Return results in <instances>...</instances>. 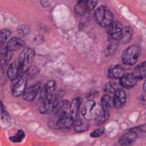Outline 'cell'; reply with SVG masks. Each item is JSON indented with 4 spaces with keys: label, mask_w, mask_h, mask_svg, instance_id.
Masks as SVG:
<instances>
[{
    "label": "cell",
    "mask_w": 146,
    "mask_h": 146,
    "mask_svg": "<svg viewBox=\"0 0 146 146\" xmlns=\"http://www.w3.org/2000/svg\"><path fill=\"white\" fill-rule=\"evenodd\" d=\"M101 104L93 100L86 101L80 108V113L83 119L87 121L94 120L102 112Z\"/></svg>",
    "instance_id": "obj_1"
},
{
    "label": "cell",
    "mask_w": 146,
    "mask_h": 146,
    "mask_svg": "<svg viewBox=\"0 0 146 146\" xmlns=\"http://www.w3.org/2000/svg\"><path fill=\"white\" fill-rule=\"evenodd\" d=\"M94 18L100 26L107 27L113 21V15L111 11L106 6H99L95 11Z\"/></svg>",
    "instance_id": "obj_2"
},
{
    "label": "cell",
    "mask_w": 146,
    "mask_h": 146,
    "mask_svg": "<svg viewBox=\"0 0 146 146\" xmlns=\"http://www.w3.org/2000/svg\"><path fill=\"white\" fill-rule=\"evenodd\" d=\"M141 53L139 47L136 45L129 46L122 53L121 59L123 64L128 66H132L137 61Z\"/></svg>",
    "instance_id": "obj_3"
},
{
    "label": "cell",
    "mask_w": 146,
    "mask_h": 146,
    "mask_svg": "<svg viewBox=\"0 0 146 146\" xmlns=\"http://www.w3.org/2000/svg\"><path fill=\"white\" fill-rule=\"evenodd\" d=\"M107 28V33L108 34V40L109 42H112L118 43L119 39L122 30L124 28L121 23L117 21H113Z\"/></svg>",
    "instance_id": "obj_4"
},
{
    "label": "cell",
    "mask_w": 146,
    "mask_h": 146,
    "mask_svg": "<svg viewBox=\"0 0 146 146\" xmlns=\"http://www.w3.org/2000/svg\"><path fill=\"white\" fill-rule=\"evenodd\" d=\"M27 76L24 74L13 81L11 84V94L14 97H19L22 95L25 89L27 82Z\"/></svg>",
    "instance_id": "obj_5"
},
{
    "label": "cell",
    "mask_w": 146,
    "mask_h": 146,
    "mask_svg": "<svg viewBox=\"0 0 146 146\" xmlns=\"http://www.w3.org/2000/svg\"><path fill=\"white\" fill-rule=\"evenodd\" d=\"M23 70L24 66L18 60L14 61L9 65L7 70V76L11 81H13L24 74Z\"/></svg>",
    "instance_id": "obj_6"
},
{
    "label": "cell",
    "mask_w": 146,
    "mask_h": 146,
    "mask_svg": "<svg viewBox=\"0 0 146 146\" xmlns=\"http://www.w3.org/2000/svg\"><path fill=\"white\" fill-rule=\"evenodd\" d=\"M41 88V83L40 82H36L26 88L22 94V98L27 102L33 101Z\"/></svg>",
    "instance_id": "obj_7"
},
{
    "label": "cell",
    "mask_w": 146,
    "mask_h": 146,
    "mask_svg": "<svg viewBox=\"0 0 146 146\" xmlns=\"http://www.w3.org/2000/svg\"><path fill=\"white\" fill-rule=\"evenodd\" d=\"M127 95L124 90L119 88L114 93L112 99L113 106L116 108H121L126 104Z\"/></svg>",
    "instance_id": "obj_8"
},
{
    "label": "cell",
    "mask_w": 146,
    "mask_h": 146,
    "mask_svg": "<svg viewBox=\"0 0 146 146\" xmlns=\"http://www.w3.org/2000/svg\"><path fill=\"white\" fill-rule=\"evenodd\" d=\"M35 55V52L30 48H25L20 53L18 58V61L25 67L33 62Z\"/></svg>",
    "instance_id": "obj_9"
},
{
    "label": "cell",
    "mask_w": 146,
    "mask_h": 146,
    "mask_svg": "<svg viewBox=\"0 0 146 146\" xmlns=\"http://www.w3.org/2000/svg\"><path fill=\"white\" fill-rule=\"evenodd\" d=\"M82 102V99L80 97H77L74 99L70 104L69 113L72 117L74 120L80 116V110Z\"/></svg>",
    "instance_id": "obj_10"
},
{
    "label": "cell",
    "mask_w": 146,
    "mask_h": 146,
    "mask_svg": "<svg viewBox=\"0 0 146 146\" xmlns=\"http://www.w3.org/2000/svg\"><path fill=\"white\" fill-rule=\"evenodd\" d=\"M137 80L132 73L124 74L120 78V84L124 88L130 89L133 88L137 83Z\"/></svg>",
    "instance_id": "obj_11"
},
{
    "label": "cell",
    "mask_w": 146,
    "mask_h": 146,
    "mask_svg": "<svg viewBox=\"0 0 146 146\" xmlns=\"http://www.w3.org/2000/svg\"><path fill=\"white\" fill-rule=\"evenodd\" d=\"M137 137L138 136L135 132L129 130V132L120 137L119 143L121 146H130L135 142Z\"/></svg>",
    "instance_id": "obj_12"
},
{
    "label": "cell",
    "mask_w": 146,
    "mask_h": 146,
    "mask_svg": "<svg viewBox=\"0 0 146 146\" xmlns=\"http://www.w3.org/2000/svg\"><path fill=\"white\" fill-rule=\"evenodd\" d=\"M72 127L76 132L81 133L87 131L89 128L90 124L88 121L83 118L82 119L80 116L78 119L74 120Z\"/></svg>",
    "instance_id": "obj_13"
},
{
    "label": "cell",
    "mask_w": 146,
    "mask_h": 146,
    "mask_svg": "<svg viewBox=\"0 0 146 146\" xmlns=\"http://www.w3.org/2000/svg\"><path fill=\"white\" fill-rule=\"evenodd\" d=\"M25 46V41L19 37H13L11 38L9 41L8 42L6 48L11 51H14L15 50H17L18 49H20L21 48Z\"/></svg>",
    "instance_id": "obj_14"
},
{
    "label": "cell",
    "mask_w": 146,
    "mask_h": 146,
    "mask_svg": "<svg viewBox=\"0 0 146 146\" xmlns=\"http://www.w3.org/2000/svg\"><path fill=\"white\" fill-rule=\"evenodd\" d=\"M132 74L137 80H142L146 78V61L137 64L133 69Z\"/></svg>",
    "instance_id": "obj_15"
},
{
    "label": "cell",
    "mask_w": 146,
    "mask_h": 146,
    "mask_svg": "<svg viewBox=\"0 0 146 146\" xmlns=\"http://www.w3.org/2000/svg\"><path fill=\"white\" fill-rule=\"evenodd\" d=\"M124 74V68L120 65H115L109 68L107 75L111 79H120Z\"/></svg>",
    "instance_id": "obj_16"
},
{
    "label": "cell",
    "mask_w": 146,
    "mask_h": 146,
    "mask_svg": "<svg viewBox=\"0 0 146 146\" xmlns=\"http://www.w3.org/2000/svg\"><path fill=\"white\" fill-rule=\"evenodd\" d=\"M70 103L67 100H62L59 101L52 111V113L54 115H59L63 112H67L69 110Z\"/></svg>",
    "instance_id": "obj_17"
},
{
    "label": "cell",
    "mask_w": 146,
    "mask_h": 146,
    "mask_svg": "<svg viewBox=\"0 0 146 146\" xmlns=\"http://www.w3.org/2000/svg\"><path fill=\"white\" fill-rule=\"evenodd\" d=\"M133 35V30L131 27L127 26L123 28L120 34L118 43L125 44L129 42Z\"/></svg>",
    "instance_id": "obj_18"
},
{
    "label": "cell",
    "mask_w": 146,
    "mask_h": 146,
    "mask_svg": "<svg viewBox=\"0 0 146 146\" xmlns=\"http://www.w3.org/2000/svg\"><path fill=\"white\" fill-rule=\"evenodd\" d=\"M13 55V52L9 50L6 47L0 52V65L3 68H5Z\"/></svg>",
    "instance_id": "obj_19"
},
{
    "label": "cell",
    "mask_w": 146,
    "mask_h": 146,
    "mask_svg": "<svg viewBox=\"0 0 146 146\" xmlns=\"http://www.w3.org/2000/svg\"><path fill=\"white\" fill-rule=\"evenodd\" d=\"M112 100L111 96L108 94H105L102 98L101 100V106L103 110L105 112H109L112 107Z\"/></svg>",
    "instance_id": "obj_20"
},
{
    "label": "cell",
    "mask_w": 146,
    "mask_h": 146,
    "mask_svg": "<svg viewBox=\"0 0 146 146\" xmlns=\"http://www.w3.org/2000/svg\"><path fill=\"white\" fill-rule=\"evenodd\" d=\"M87 11V2L78 1L74 7V11L78 15H83Z\"/></svg>",
    "instance_id": "obj_21"
},
{
    "label": "cell",
    "mask_w": 146,
    "mask_h": 146,
    "mask_svg": "<svg viewBox=\"0 0 146 146\" xmlns=\"http://www.w3.org/2000/svg\"><path fill=\"white\" fill-rule=\"evenodd\" d=\"M110 117V112H105L103 110L100 115L94 119V123L96 125H100L106 123Z\"/></svg>",
    "instance_id": "obj_22"
},
{
    "label": "cell",
    "mask_w": 146,
    "mask_h": 146,
    "mask_svg": "<svg viewBox=\"0 0 146 146\" xmlns=\"http://www.w3.org/2000/svg\"><path fill=\"white\" fill-rule=\"evenodd\" d=\"M0 115L2 121L4 124H9L11 121V117L9 113L5 110L3 103L0 100Z\"/></svg>",
    "instance_id": "obj_23"
},
{
    "label": "cell",
    "mask_w": 146,
    "mask_h": 146,
    "mask_svg": "<svg viewBox=\"0 0 146 146\" xmlns=\"http://www.w3.org/2000/svg\"><path fill=\"white\" fill-rule=\"evenodd\" d=\"M118 46L119 44H117V43L109 42L108 46H107L106 48L104 50V55L106 56H108L113 54L117 49Z\"/></svg>",
    "instance_id": "obj_24"
},
{
    "label": "cell",
    "mask_w": 146,
    "mask_h": 146,
    "mask_svg": "<svg viewBox=\"0 0 146 146\" xmlns=\"http://www.w3.org/2000/svg\"><path fill=\"white\" fill-rule=\"evenodd\" d=\"M25 137V133L22 129H18L17 133L9 137V140L13 143H20Z\"/></svg>",
    "instance_id": "obj_25"
},
{
    "label": "cell",
    "mask_w": 146,
    "mask_h": 146,
    "mask_svg": "<svg viewBox=\"0 0 146 146\" xmlns=\"http://www.w3.org/2000/svg\"><path fill=\"white\" fill-rule=\"evenodd\" d=\"M129 131L135 132L138 137H145L146 136V124H143L133 127Z\"/></svg>",
    "instance_id": "obj_26"
},
{
    "label": "cell",
    "mask_w": 146,
    "mask_h": 146,
    "mask_svg": "<svg viewBox=\"0 0 146 146\" xmlns=\"http://www.w3.org/2000/svg\"><path fill=\"white\" fill-rule=\"evenodd\" d=\"M117 84L116 83L111 81L106 83L104 86V91L107 94H114L115 92L118 89Z\"/></svg>",
    "instance_id": "obj_27"
},
{
    "label": "cell",
    "mask_w": 146,
    "mask_h": 146,
    "mask_svg": "<svg viewBox=\"0 0 146 146\" xmlns=\"http://www.w3.org/2000/svg\"><path fill=\"white\" fill-rule=\"evenodd\" d=\"M11 35L10 30L5 29L0 31V46H2Z\"/></svg>",
    "instance_id": "obj_28"
},
{
    "label": "cell",
    "mask_w": 146,
    "mask_h": 146,
    "mask_svg": "<svg viewBox=\"0 0 146 146\" xmlns=\"http://www.w3.org/2000/svg\"><path fill=\"white\" fill-rule=\"evenodd\" d=\"M39 71V70L38 67L33 66L29 67L28 69H27L26 71L25 72V74L27 77H29V76H34V75L38 73Z\"/></svg>",
    "instance_id": "obj_29"
},
{
    "label": "cell",
    "mask_w": 146,
    "mask_h": 146,
    "mask_svg": "<svg viewBox=\"0 0 146 146\" xmlns=\"http://www.w3.org/2000/svg\"><path fill=\"white\" fill-rule=\"evenodd\" d=\"M104 131H104V129L103 128L96 129L92 131L90 133V136L91 137H94V138L99 137L102 136L104 134Z\"/></svg>",
    "instance_id": "obj_30"
},
{
    "label": "cell",
    "mask_w": 146,
    "mask_h": 146,
    "mask_svg": "<svg viewBox=\"0 0 146 146\" xmlns=\"http://www.w3.org/2000/svg\"><path fill=\"white\" fill-rule=\"evenodd\" d=\"M98 0H88L87 2V10H92L97 5Z\"/></svg>",
    "instance_id": "obj_31"
},
{
    "label": "cell",
    "mask_w": 146,
    "mask_h": 146,
    "mask_svg": "<svg viewBox=\"0 0 146 146\" xmlns=\"http://www.w3.org/2000/svg\"><path fill=\"white\" fill-rule=\"evenodd\" d=\"M98 95H99V92H98V91H96V90H92V91H91L88 92L87 94L86 97H87V98H88V99L92 100V99L97 97Z\"/></svg>",
    "instance_id": "obj_32"
},
{
    "label": "cell",
    "mask_w": 146,
    "mask_h": 146,
    "mask_svg": "<svg viewBox=\"0 0 146 146\" xmlns=\"http://www.w3.org/2000/svg\"><path fill=\"white\" fill-rule=\"evenodd\" d=\"M143 90L146 92V78H145V80L143 84Z\"/></svg>",
    "instance_id": "obj_33"
},
{
    "label": "cell",
    "mask_w": 146,
    "mask_h": 146,
    "mask_svg": "<svg viewBox=\"0 0 146 146\" xmlns=\"http://www.w3.org/2000/svg\"><path fill=\"white\" fill-rule=\"evenodd\" d=\"M88 0H78V1H81V2H87Z\"/></svg>",
    "instance_id": "obj_34"
}]
</instances>
